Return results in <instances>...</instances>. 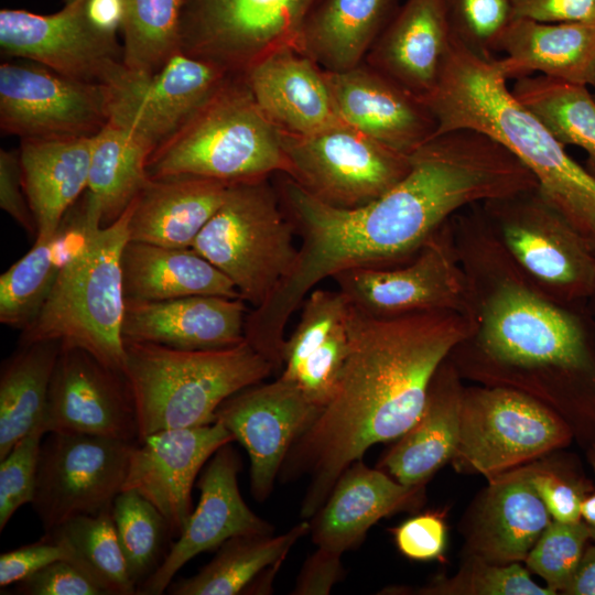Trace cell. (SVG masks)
<instances>
[{"label":"cell","instance_id":"cell-40","mask_svg":"<svg viewBox=\"0 0 595 595\" xmlns=\"http://www.w3.org/2000/svg\"><path fill=\"white\" fill-rule=\"evenodd\" d=\"M52 531L67 543L69 561L85 570L107 595L137 594L118 540L112 507L97 515L75 517Z\"/></svg>","mask_w":595,"mask_h":595},{"label":"cell","instance_id":"cell-28","mask_svg":"<svg viewBox=\"0 0 595 595\" xmlns=\"http://www.w3.org/2000/svg\"><path fill=\"white\" fill-rule=\"evenodd\" d=\"M465 386L447 357L434 374L413 425L383 456L380 468L407 486L424 485L452 461L459 442Z\"/></svg>","mask_w":595,"mask_h":595},{"label":"cell","instance_id":"cell-33","mask_svg":"<svg viewBox=\"0 0 595 595\" xmlns=\"http://www.w3.org/2000/svg\"><path fill=\"white\" fill-rule=\"evenodd\" d=\"M398 8V0H318L304 21L299 50L324 71L354 68Z\"/></svg>","mask_w":595,"mask_h":595},{"label":"cell","instance_id":"cell-61","mask_svg":"<svg viewBox=\"0 0 595 595\" xmlns=\"http://www.w3.org/2000/svg\"><path fill=\"white\" fill-rule=\"evenodd\" d=\"M594 337H595V332H594Z\"/></svg>","mask_w":595,"mask_h":595},{"label":"cell","instance_id":"cell-35","mask_svg":"<svg viewBox=\"0 0 595 595\" xmlns=\"http://www.w3.org/2000/svg\"><path fill=\"white\" fill-rule=\"evenodd\" d=\"M309 520H303L285 533H249L228 539L216 555L196 574L173 582L172 595H237L270 567L278 566L293 545L310 533Z\"/></svg>","mask_w":595,"mask_h":595},{"label":"cell","instance_id":"cell-45","mask_svg":"<svg viewBox=\"0 0 595 595\" xmlns=\"http://www.w3.org/2000/svg\"><path fill=\"white\" fill-rule=\"evenodd\" d=\"M451 37L483 57H494L515 19L511 0H443Z\"/></svg>","mask_w":595,"mask_h":595},{"label":"cell","instance_id":"cell-17","mask_svg":"<svg viewBox=\"0 0 595 595\" xmlns=\"http://www.w3.org/2000/svg\"><path fill=\"white\" fill-rule=\"evenodd\" d=\"M321 412L293 381L280 376L246 387L218 407L216 421L248 453L250 491L257 501L271 495L290 448Z\"/></svg>","mask_w":595,"mask_h":595},{"label":"cell","instance_id":"cell-22","mask_svg":"<svg viewBox=\"0 0 595 595\" xmlns=\"http://www.w3.org/2000/svg\"><path fill=\"white\" fill-rule=\"evenodd\" d=\"M323 72L344 123L407 155L435 137L436 120L424 102L367 63Z\"/></svg>","mask_w":595,"mask_h":595},{"label":"cell","instance_id":"cell-54","mask_svg":"<svg viewBox=\"0 0 595 595\" xmlns=\"http://www.w3.org/2000/svg\"><path fill=\"white\" fill-rule=\"evenodd\" d=\"M513 17L544 23L595 22V0H511Z\"/></svg>","mask_w":595,"mask_h":595},{"label":"cell","instance_id":"cell-5","mask_svg":"<svg viewBox=\"0 0 595 595\" xmlns=\"http://www.w3.org/2000/svg\"><path fill=\"white\" fill-rule=\"evenodd\" d=\"M131 209L132 203L104 227L87 224L79 214L77 246L65 258L36 317L22 331L21 343L57 342L80 348L123 374L121 257L129 241Z\"/></svg>","mask_w":595,"mask_h":595},{"label":"cell","instance_id":"cell-50","mask_svg":"<svg viewBox=\"0 0 595 595\" xmlns=\"http://www.w3.org/2000/svg\"><path fill=\"white\" fill-rule=\"evenodd\" d=\"M400 553L411 560L440 559L446 548L447 529L440 512L413 516L391 529Z\"/></svg>","mask_w":595,"mask_h":595},{"label":"cell","instance_id":"cell-49","mask_svg":"<svg viewBox=\"0 0 595 595\" xmlns=\"http://www.w3.org/2000/svg\"><path fill=\"white\" fill-rule=\"evenodd\" d=\"M13 591L22 595H107L85 570L69 560L44 566L15 583Z\"/></svg>","mask_w":595,"mask_h":595},{"label":"cell","instance_id":"cell-8","mask_svg":"<svg viewBox=\"0 0 595 595\" xmlns=\"http://www.w3.org/2000/svg\"><path fill=\"white\" fill-rule=\"evenodd\" d=\"M268 178L232 183L192 248L258 307L292 270L294 228Z\"/></svg>","mask_w":595,"mask_h":595},{"label":"cell","instance_id":"cell-14","mask_svg":"<svg viewBox=\"0 0 595 595\" xmlns=\"http://www.w3.org/2000/svg\"><path fill=\"white\" fill-rule=\"evenodd\" d=\"M132 445L100 436L48 433L41 444L31 502L44 531L112 507L123 487Z\"/></svg>","mask_w":595,"mask_h":595},{"label":"cell","instance_id":"cell-34","mask_svg":"<svg viewBox=\"0 0 595 595\" xmlns=\"http://www.w3.org/2000/svg\"><path fill=\"white\" fill-rule=\"evenodd\" d=\"M152 152L149 142L112 121L94 136L82 209L87 224L104 227L126 212L150 180L148 162Z\"/></svg>","mask_w":595,"mask_h":595},{"label":"cell","instance_id":"cell-15","mask_svg":"<svg viewBox=\"0 0 595 595\" xmlns=\"http://www.w3.org/2000/svg\"><path fill=\"white\" fill-rule=\"evenodd\" d=\"M0 65V130L20 139L95 136L109 119V86L23 60Z\"/></svg>","mask_w":595,"mask_h":595},{"label":"cell","instance_id":"cell-36","mask_svg":"<svg viewBox=\"0 0 595 595\" xmlns=\"http://www.w3.org/2000/svg\"><path fill=\"white\" fill-rule=\"evenodd\" d=\"M62 345L20 343L0 374V459L43 422L48 388Z\"/></svg>","mask_w":595,"mask_h":595},{"label":"cell","instance_id":"cell-12","mask_svg":"<svg viewBox=\"0 0 595 595\" xmlns=\"http://www.w3.org/2000/svg\"><path fill=\"white\" fill-rule=\"evenodd\" d=\"M318 0H181L180 46L229 73H245L264 55L299 48Z\"/></svg>","mask_w":595,"mask_h":595},{"label":"cell","instance_id":"cell-1","mask_svg":"<svg viewBox=\"0 0 595 595\" xmlns=\"http://www.w3.org/2000/svg\"><path fill=\"white\" fill-rule=\"evenodd\" d=\"M284 176L278 193L301 246L290 273L247 318L252 337L272 347L284 342L292 313L321 281L347 269L405 262L461 210L536 186L511 152L468 129L429 140L411 154L398 184L359 207L323 203Z\"/></svg>","mask_w":595,"mask_h":595},{"label":"cell","instance_id":"cell-42","mask_svg":"<svg viewBox=\"0 0 595 595\" xmlns=\"http://www.w3.org/2000/svg\"><path fill=\"white\" fill-rule=\"evenodd\" d=\"M426 595H554L537 584L519 563L496 564L470 555L461 571L450 578H436L415 589Z\"/></svg>","mask_w":595,"mask_h":595},{"label":"cell","instance_id":"cell-52","mask_svg":"<svg viewBox=\"0 0 595 595\" xmlns=\"http://www.w3.org/2000/svg\"><path fill=\"white\" fill-rule=\"evenodd\" d=\"M0 207L25 231L36 236V225L22 181L19 150H0Z\"/></svg>","mask_w":595,"mask_h":595},{"label":"cell","instance_id":"cell-16","mask_svg":"<svg viewBox=\"0 0 595 595\" xmlns=\"http://www.w3.org/2000/svg\"><path fill=\"white\" fill-rule=\"evenodd\" d=\"M0 48L6 56L39 63L79 82L115 87L130 75L117 35L89 22L84 0L51 14L1 9Z\"/></svg>","mask_w":595,"mask_h":595},{"label":"cell","instance_id":"cell-48","mask_svg":"<svg viewBox=\"0 0 595 595\" xmlns=\"http://www.w3.org/2000/svg\"><path fill=\"white\" fill-rule=\"evenodd\" d=\"M533 487L551 518L561 522L581 520V505L593 491L589 483L572 469L529 465Z\"/></svg>","mask_w":595,"mask_h":595},{"label":"cell","instance_id":"cell-53","mask_svg":"<svg viewBox=\"0 0 595 595\" xmlns=\"http://www.w3.org/2000/svg\"><path fill=\"white\" fill-rule=\"evenodd\" d=\"M340 553L318 548L307 556L296 577L293 595H327L345 577Z\"/></svg>","mask_w":595,"mask_h":595},{"label":"cell","instance_id":"cell-26","mask_svg":"<svg viewBox=\"0 0 595 595\" xmlns=\"http://www.w3.org/2000/svg\"><path fill=\"white\" fill-rule=\"evenodd\" d=\"M468 533L470 554L496 564L524 561L552 518L529 466L488 478Z\"/></svg>","mask_w":595,"mask_h":595},{"label":"cell","instance_id":"cell-21","mask_svg":"<svg viewBox=\"0 0 595 595\" xmlns=\"http://www.w3.org/2000/svg\"><path fill=\"white\" fill-rule=\"evenodd\" d=\"M239 454L230 443L218 448L204 466L198 480L196 508L163 562L137 594L160 595L174 575L202 552L218 549L228 539L249 533H273V527L246 505L238 487Z\"/></svg>","mask_w":595,"mask_h":595},{"label":"cell","instance_id":"cell-7","mask_svg":"<svg viewBox=\"0 0 595 595\" xmlns=\"http://www.w3.org/2000/svg\"><path fill=\"white\" fill-rule=\"evenodd\" d=\"M290 171L280 130L242 73H230L148 162L150 178L188 175L229 184Z\"/></svg>","mask_w":595,"mask_h":595},{"label":"cell","instance_id":"cell-11","mask_svg":"<svg viewBox=\"0 0 595 595\" xmlns=\"http://www.w3.org/2000/svg\"><path fill=\"white\" fill-rule=\"evenodd\" d=\"M280 133L291 166L288 176L335 207L355 208L378 198L411 167V155L346 123L311 134Z\"/></svg>","mask_w":595,"mask_h":595},{"label":"cell","instance_id":"cell-18","mask_svg":"<svg viewBox=\"0 0 595 595\" xmlns=\"http://www.w3.org/2000/svg\"><path fill=\"white\" fill-rule=\"evenodd\" d=\"M46 433L93 435L134 443L139 428L122 372L76 347H61L43 416Z\"/></svg>","mask_w":595,"mask_h":595},{"label":"cell","instance_id":"cell-47","mask_svg":"<svg viewBox=\"0 0 595 595\" xmlns=\"http://www.w3.org/2000/svg\"><path fill=\"white\" fill-rule=\"evenodd\" d=\"M346 321L305 358L291 380L321 410L336 392L348 354Z\"/></svg>","mask_w":595,"mask_h":595},{"label":"cell","instance_id":"cell-9","mask_svg":"<svg viewBox=\"0 0 595 595\" xmlns=\"http://www.w3.org/2000/svg\"><path fill=\"white\" fill-rule=\"evenodd\" d=\"M483 216L524 277L555 302L586 310L595 247L537 187L479 203Z\"/></svg>","mask_w":595,"mask_h":595},{"label":"cell","instance_id":"cell-51","mask_svg":"<svg viewBox=\"0 0 595 595\" xmlns=\"http://www.w3.org/2000/svg\"><path fill=\"white\" fill-rule=\"evenodd\" d=\"M57 560H71L69 548L56 532H45L39 541L0 555V586L15 584Z\"/></svg>","mask_w":595,"mask_h":595},{"label":"cell","instance_id":"cell-29","mask_svg":"<svg viewBox=\"0 0 595 595\" xmlns=\"http://www.w3.org/2000/svg\"><path fill=\"white\" fill-rule=\"evenodd\" d=\"M94 136L21 139L25 195L36 225L35 241L57 235L67 210L87 188Z\"/></svg>","mask_w":595,"mask_h":595},{"label":"cell","instance_id":"cell-25","mask_svg":"<svg viewBox=\"0 0 595 595\" xmlns=\"http://www.w3.org/2000/svg\"><path fill=\"white\" fill-rule=\"evenodd\" d=\"M242 74L262 112L282 131L311 134L344 123L323 69L296 47L275 50Z\"/></svg>","mask_w":595,"mask_h":595},{"label":"cell","instance_id":"cell-3","mask_svg":"<svg viewBox=\"0 0 595 595\" xmlns=\"http://www.w3.org/2000/svg\"><path fill=\"white\" fill-rule=\"evenodd\" d=\"M346 325L348 354L336 392L279 473L282 482L309 476L303 520L317 512L349 465L413 425L434 374L470 333L473 318L455 311L380 318L349 304Z\"/></svg>","mask_w":595,"mask_h":595},{"label":"cell","instance_id":"cell-38","mask_svg":"<svg viewBox=\"0 0 595 595\" xmlns=\"http://www.w3.org/2000/svg\"><path fill=\"white\" fill-rule=\"evenodd\" d=\"M181 0H123V63L133 74L151 76L180 46Z\"/></svg>","mask_w":595,"mask_h":595},{"label":"cell","instance_id":"cell-6","mask_svg":"<svg viewBox=\"0 0 595 595\" xmlns=\"http://www.w3.org/2000/svg\"><path fill=\"white\" fill-rule=\"evenodd\" d=\"M125 346L123 375L136 407L138 441L164 430L216 422V410L227 398L275 371L246 339L197 350L150 343Z\"/></svg>","mask_w":595,"mask_h":595},{"label":"cell","instance_id":"cell-59","mask_svg":"<svg viewBox=\"0 0 595 595\" xmlns=\"http://www.w3.org/2000/svg\"><path fill=\"white\" fill-rule=\"evenodd\" d=\"M588 461L592 465V468L595 473V441H593L592 443H589V447H588Z\"/></svg>","mask_w":595,"mask_h":595},{"label":"cell","instance_id":"cell-10","mask_svg":"<svg viewBox=\"0 0 595 595\" xmlns=\"http://www.w3.org/2000/svg\"><path fill=\"white\" fill-rule=\"evenodd\" d=\"M574 434L552 409L505 387H465L456 469L487 478L566 446Z\"/></svg>","mask_w":595,"mask_h":595},{"label":"cell","instance_id":"cell-32","mask_svg":"<svg viewBox=\"0 0 595 595\" xmlns=\"http://www.w3.org/2000/svg\"><path fill=\"white\" fill-rule=\"evenodd\" d=\"M121 267L126 301L158 302L192 295L240 298L234 283L193 248L129 240Z\"/></svg>","mask_w":595,"mask_h":595},{"label":"cell","instance_id":"cell-24","mask_svg":"<svg viewBox=\"0 0 595 595\" xmlns=\"http://www.w3.org/2000/svg\"><path fill=\"white\" fill-rule=\"evenodd\" d=\"M423 486L400 484L381 468L356 461L340 474L326 501L309 519L312 541L340 554L354 550L380 519L419 507Z\"/></svg>","mask_w":595,"mask_h":595},{"label":"cell","instance_id":"cell-46","mask_svg":"<svg viewBox=\"0 0 595 595\" xmlns=\"http://www.w3.org/2000/svg\"><path fill=\"white\" fill-rule=\"evenodd\" d=\"M44 434L42 422L0 459V531L21 506L33 500Z\"/></svg>","mask_w":595,"mask_h":595},{"label":"cell","instance_id":"cell-44","mask_svg":"<svg viewBox=\"0 0 595 595\" xmlns=\"http://www.w3.org/2000/svg\"><path fill=\"white\" fill-rule=\"evenodd\" d=\"M589 530L581 519L574 522L551 520L526 558L527 567L543 578L547 586L563 593L574 576Z\"/></svg>","mask_w":595,"mask_h":595},{"label":"cell","instance_id":"cell-20","mask_svg":"<svg viewBox=\"0 0 595 595\" xmlns=\"http://www.w3.org/2000/svg\"><path fill=\"white\" fill-rule=\"evenodd\" d=\"M230 73L183 51L151 76L130 75L109 87V119L153 150L172 136Z\"/></svg>","mask_w":595,"mask_h":595},{"label":"cell","instance_id":"cell-2","mask_svg":"<svg viewBox=\"0 0 595 595\" xmlns=\"http://www.w3.org/2000/svg\"><path fill=\"white\" fill-rule=\"evenodd\" d=\"M473 327L448 356L461 377L526 393L595 441V321L534 286L488 227L479 204L452 217Z\"/></svg>","mask_w":595,"mask_h":595},{"label":"cell","instance_id":"cell-41","mask_svg":"<svg viewBox=\"0 0 595 595\" xmlns=\"http://www.w3.org/2000/svg\"><path fill=\"white\" fill-rule=\"evenodd\" d=\"M112 517L129 576L138 591L167 553L164 547L173 538L170 524L149 500L132 490L117 495Z\"/></svg>","mask_w":595,"mask_h":595},{"label":"cell","instance_id":"cell-39","mask_svg":"<svg viewBox=\"0 0 595 595\" xmlns=\"http://www.w3.org/2000/svg\"><path fill=\"white\" fill-rule=\"evenodd\" d=\"M62 231L33 247L0 277V322L23 331L44 304L68 252Z\"/></svg>","mask_w":595,"mask_h":595},{"label":"cell","instance_id":"cell-60","mask_svg":"<svg viewBox=\"0 0 595 595\" xmlns=\"http://www.w3.org/2000/svg\"><path fill=\"white\" fill-rule=\"evenodd\" d=\"M65 1V4H68V3H73L75 1H78V0H64Z\"/></svg>","mask_w":595,"mask_h":595},{"label":"cell","instance_id":"cell-19","mask_svg":"<svg viewBox=\"0 0 595 595\" xmlns=\"http://www.w3.org/2000/svg\"><path fill=\"white\" fill-rule=\"evenodd\" d=\"M232 441L219 421L150 434L130 450L122 490L149 500L166 519L173 537H178L193 511L196 476L218 448Z\"/></svg>","mask_w":595,"mask_h":595},{"label":"cell","instance_id":"cell-31","mask_svg":"<svg viewBox=\"0 0 595 595\" xmlns=\"http://www.w3.org/2000/svg\"><path fill=\"white\" fill-rule=\"evenodd\" d=\"M498 52L507 78L534 73L595 87V22L544 23L516 18L504 32Z\"/></svg>","mask_w":595,"mask_h":595},{"label":"cell","instance_id":"cell-27","mask_svg":"<svg viewBox=\"0 0 595 595\" xmlns=\"http://www.w3.org/2000/svg\"><path fill=\"white\" fill-rule=\"evenodd\" d=\"M451 42L443 0H407L364 62L421 99L436 84Z\"/></svg>","mask_w":595,"mask_h":595},{"label":"cell","instance_id":"cell-37","mask_svg":"<svg viewBox=\"0 0 595 595\" xmlns=\"http://www.w3.org/2000/svg\"><path fill=\"white\" fill-rule=\"evenodd\" d=\"M511 93L564 147L585 151L584 167L595 177V97L587 86L538 74L516 79Z\"/></svg>","mask_w":595,"mask_h":595},{"label":"cell","instance_id":"cell-30","mask_svg":"<svg viewBox=\"0 0 595 595\" xmlns=\"http://www.w3.org/2000/svg\"><path fill=\"white\" fill-rule=\"evenodd\" d=\"M229 185L188 175L150 178L132 202L129 240L192 248L224 202Z\"/></svg>","mask_w":595,"mask_h":595},{"label":"cell","instance_id":"cell-57","mask_svg":"<svg viewBox=\"0 0 595 595\" xmlns=\"http://www.w3.org/2000/svg\"><path fill=\"white\" fill-rule=\"evenodd\" d=\"M581 519L587 526L591 539L595 540V491L588 494L582 501Z\"/></svg>","mask_w":595,"mask_h":595},{"label":"cell","instance_id":"cell-56","mask_svg":"<svg viewBox=\"0 0 595 595\" xmlns=\"http://www.w3.org/2000/svg\"><path fill=\"white\" fill-rule=\"evenodd\" d=\"M563 594L595 595V544L586 547L578 567Z\"/></svg>","mask_w":595,"mask_h":595},{"label":"cell","instance_id":"cell-55","mask_svg":"<svg viewBox=\"0 0 595 595\" xmlns=\"http://www.w3.org/2000/svg\"><path fill=\"white\" fill-rule=\"evenodd\" d=\"M89 22L99 31L117 35L123 18V0H84Z\"/></svg>","mask_w":595,"mask_h":595},{"label":"cell","instance_id":"cell-23","mask_svg":"<svg viewBox=\"0 0 595 595\" xmlns=\"http://www.w3.org/2000/svg\"><path fill=\"white\" fill-rule=\"evenodd\" d=\"M241 298L192 295L158 302L126 301L125 343L177 349H217L245 340L248 314Z\"/></svg>","mask_w":595,"mask_h":595},{"label":"cell","instance_id":"cell-4","mask_svg":"<svg viewBox=\"0 0 595 595\" xmlns=\"http://www.w3.org/2000/svg\"><path fill=\"white\" fill-rule=\"evenodd\" d=\"M500 58L483 57L452 39L434 87L421 98L435 136L468 129L511 152L543 196L595 247V177L508 88Z\"/></svg>","mask_w":595,"mask_h":595},{"label":"cell","instance_id":"cell-58","mask_svg":"<svg viewBox=\"0 0 595 595\" xmlns=\"http://www.w3.org/2000/svg\"><path fill=\"white\" fill-rule=\"evenodd\" d=\"M586 310L588 314L592 316V318L595 321V283H594L591 296L587 301Z\"/></svg>","mask_w":595,"mask_h":595},{"label":"cell","instance_id":"cell-43","mask_svg":"<svg viewBox=\"0 0 595 595\" xmlns=\"http://www.w3.org/2000/svg\"><path fill=\"white\" fill-rule=\"evenodd\" d=\"M301 316L283 346L280 377L292 380L305 358L343 323L349 302L339 291L313 289L303 300Z\"/></svg>","mask_w":595,"mask_h":595},{"label":"cell","instance_id":"cell-13","mask_svg":"<svg viewBox=\"0 0 595 595\" xmlns=\"http://www.w3.org/2000/svg\"><path fill=\"white\" fill-rule=\"evenodd\" d=\"M333 279L349 304L374 317L443 311L470 314L468 284L452 218L408 261L347 269Z\"/></svg>","mask_w":595,"mask_h":595}]
</instances>
